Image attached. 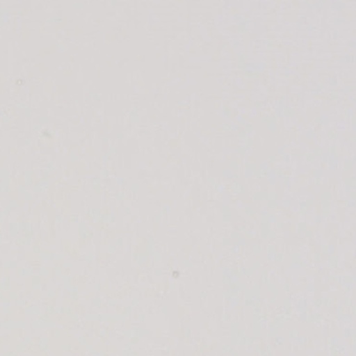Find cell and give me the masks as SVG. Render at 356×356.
Returning <instances> with one entry per match:
<instances>
[]
</instances>
